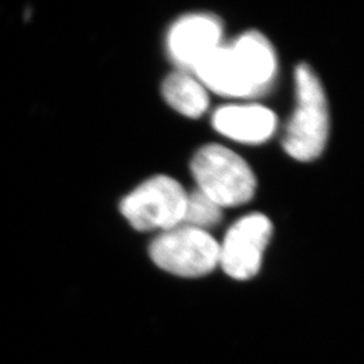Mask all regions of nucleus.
Returning a JSON list of instances; mask_svg holds the SVG:
<instances>
[{"label":"nucleus","instance_id":"obj_6","mask_svg":"<svg viewBox=\"0 0 364 364\" xmlns=\"http://www.w3.org/2000/svg\"><path fill=\"white\" fill-rule=\"evenodd\" d=\"M272 235V222L262 213H250L231 225L220 245V264L225 274L237 281L257 275Z\"/></svg>","mask_w":364,"mask_h":364},{"label":"nucleus","instance_id":"obj_9","mask_svg":"<svg viewBox=\"0 0 364 364\" xmlns=\"http://www.w3.org/2000/svg\"><path fill=\"white\" fill-rule=\"evenodd\" d=\"M162 93L166 103L189 118H200L209 107V96L200 80L186 71H176L163 82Z\"/></svg>","mask_w":364,"mask_h":364},{"label":"nucleus","instance_id":"obj_3","mask_svg":"<svg viewBox=\"0 0 364 364\" xmlns=\"http://www.w3.org/2000/svg\"><path fill=\"white\" fill-rule=\"evenodd\" d=\"M198 190L222 209L250 202L256 177L241 156L220 144L200 148L191 161Z\"/></svg>","mask_w":364,"mask_h":364},{"label":"nucleus","instance_id":"obj_7","mask_svg":"<svg viewBox=\"0 0 364 364\" xmlns=\"http://www.w3.org/2000/svg\"><path fill=\"white\" fill-rule=\"evenodd\" d=\"M223 36L220 18L210 14H188L168 30V58L181 71L193 73L203 59L216 50Z\"/></svg>","mask_w":364,"mask_h":364},{"label":"nucleus","instance_id":"obj_2","mask_svg":"<svg viewBox=\"0 0 364 364\" xmlns=\"http://www.w3.org/2000/svg\"><path fill=\"white\" fill-rule=\"evenodd\" d=\"M296 107L290 118L283 148L299 162L320 157L329 134V111L326 93L316 73L308 64L296 68Z\"/></svg>","mask_w":364,"mask_h":364},{"label":"nucleus","instance_id":"obj_4","mask_svg":"<svg viewBox=\"0 0 364 364\" xmlns=\"http://www.w3.org/2000/svg\"><path fill=\"white\" fill-rule=\"evenodd\" d=\"M150 257L172 275L196 279L220 264V244L206 230L179 225L162 231L150 244Z\"/></svg>","mask_w":364,"mask_h":364},{"label":"nucleus","instance_id":"obj_1","mask_svg":"<svg viewBox=\"0 0 364 364\" xmlns=\"http://www.w3.org/2000/svg\"><path fill=\"white\" fill-rule=\"evenodd\" d=\"M193 73L220 96L251 98L268 91L277 75V58L261 32L247 31L230 44H220Z\"/></svg>","mask_w":364,"mask_h":364},{"label":"nucleus","instance_id":"obj_10","mask_svg":"<svg viewBox=\"0 0 364 364\" xmlns=\"http://www.w3.org/2000/svg\"><path fill=\"white\" fill-rule=\"evenodd\" d=\"M222 220V208L196 189L188 193L182 225L205 230Z\"/></svg>","mask_w":364,"mask_h":364},{"label":"nucleus","instance_id":"obj_8","mask_svg":"<svg viewBox=\"0 0 364 364\" xmlns=\"http://www.w3.org/2000/svg\"><path fill=\"white\" fill-rule=\"evenodd\" d=\"M213 127L232 141L261 144L275 134L277 118L270 109L257 104L225 105L215 111Z\"/></svg>","mask_w":364,"mask_h":364},{"label":"nucleus","instance_id":"obj_5","mask_svg":"<svg viewBox=\"0 0 364 364\" xmlns=\"http://www.w3.org/2000/svg\"><path fill=\"white\" fill-rule=\"evenodd\" d=\"M188 193L176 179H146L121 203V213L138 231H166L182 225Z\"/></svg>","mask_w":364,"mask_h":364}]
</instances>
